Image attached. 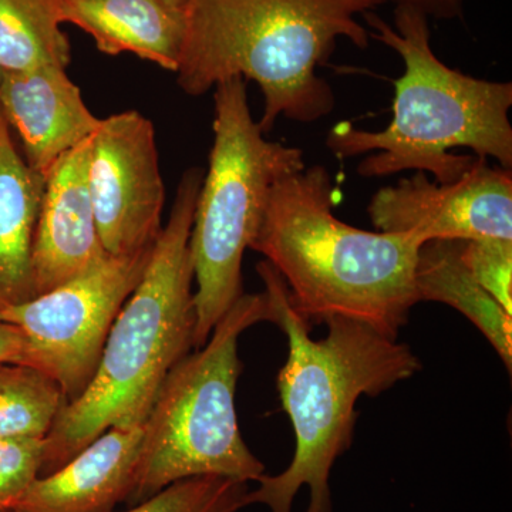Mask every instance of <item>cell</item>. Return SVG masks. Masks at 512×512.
<instances>
[{
    "label": "cell",
    "mask_w": 512,
    "mask_h": 512,
    "mask_svg": "<svg viewBox=\"0 0 512 512\" xmlns=\"http://www.w3.org/2000/svg\"><path fill=\"white\" fill-rule=\"evenodd\" d=\"M247 481L220 476L187 478L168 485L124 512H239L248 507Z\"/></svg>",
    "instance_id": "cell-19"
},
{
    "label": "cell",
    "mask_w": 512,
    "mask_h": 512,
    "mask_svg": "<svg viewBox=\"0 0 512 512\" xmlns=\"http://www.w3.org/2000/svg\"><path fill=\"white\" fill-rule=\"evenodd\" d=\"M461 241H429L421 245L416 264L419 302H440L476 325L503 360L512 367V316L477 284L461 261Z\"/></svg>",
    "instance_id": "cell-16"
},
{
    "label": "cell",
    "mask_w": 512,
    "mask_h": 512,
    "mask_svg": "<svg viewBox=\"0 0 512 512\" xmlns=\"http://www.w3.org/2000/svg\"><path fill=\"white\" fill-rule=\"evenodd\" d=\"M268 302L269 322L288 338V359L279 370L278 393L295 433V454L278 476L258 478L247 504L271 512H292L293 500L308 487L306 512H332L330 471L352 446L360 397H377L420 372L419 356L365 323L329 318L326 338H311L312 325L292 308L284 278L262 261L256 266Z\"/></svg>",
    "instance_id": "cell-1"
},
{
    "label": "cell",
    "mask_w": 512,
    "mask_h": 512,
    "mask_svg": "<svg viewBox=\"0 0 512 512\" xmlns=\"http://www.w3.org/2000/svg\"><path fill=\"white\" fill-rule=\"evenodd\" d=\"M214 143L204 174L190 248L197 292L192 348L244 295L242 261L251 248L276 183L306 167L303 151L266 140L249 109L247 80L231 77L214 87Z\"/></svg>",
    "instance_id": "cell-7"
},
{
    "label": "cell",
    "mask_w": 512,
    "mask_h": 512,
    "mask_svg": "<svg viewBox=\"0 0 512 512\" xmlns=\"http://www.w3.org/2000/svg\"><path fill=\"white\" fill-rule=\"evenodd\" d=\"M0 77H2V73H0Z\"/></svg>",
    "instance_id": "cell-25"
},
{
    "label": "cell",
    "mask_w": 512,
    "mask_h": 512,
    "mask_svg": "<svg viewBox=\"0 0 512 512\" xmlns=\"http://www.w3.org/2000/svg\"><path fill=\"white\" fill-rule=\"evenodd\" d=\"M45 439L0 437V512H9L39 477Z\"/></svg>",
    "instance_id": "cell-21"
},
{
    "label": "cell",
    "mask_w": 512,
    "mask_h": 512,
    "mask_svg": "<svg viewBox=\"0 0 512 512\" xmlns=\"http://www.w3.org/2000/svg\"><path fill=\"white\" fill-rule=\"evenodd\" d=\"M45 184L0 113V309L36 296L32 254Z\"/></svg>",
    "instance_id": "cell-15"
},
{
    "label": "cell",
    "mask_w": 512,
    "mask_h": 512,
    "mask_svg": "<svg viewBox=\"0 0 512 512\" xmlns=\"http://www.w3.org/2000/svg\"><path fill=\"white\" fill-rule=\"evenodd\" d=\"M333 185L322 165L272 188L251 249L284 278L292 308L309 325L348 318L397 339L419 303L414 234L369 232L333 215Z\"/></svg>",
    "instance_id": "cell-2"
},
{
    "label": "cell",
    "mask_w": 512,
    "mask_h": 512,
    "mask_svg": "<svg viewBox=\"0 0 512 512\" xmlns=\"http://www.w3.org/2000/svg\"><path fill=\"white\" fill-rule=\"evenodd\" d=\"M92 137L63 154L47 171L33 242L36 296L66 284L107 255L90 192Z\"/></svg>",
    "instance_id": "cell-11"
},
{
    "label": "cell",
    "mask_w": 512,
    "mask_h": 512,
    "mask_svg": "<svg viewBox=\"0 0 512 512\" xmlns=\"http://www.w3.org/2000/svg\"><path fill=\"white\" fill-rule=\"evenodd\" d=\"M370 36L399 53L404 73L396 82L393 119L382 131L349 123L333 127L326 146L339 158H363L362 177H389L406 170L433 175L439 184L458 180L477 158L512 168V83L476 79L434 55L429 18L397 6L394 29L370 10Z\"/></svg>",
    "instance_id": "cell-4"
},
{
    "label": "cell",
    "mask_w": 512,
    "mask_h": 512,
    "mask_svg": "<svg viewBox=\"0 0 512 512\" xmlns=\"http://www.w3.org/2000/svg\"><path fill=\"white\" fill-rule=\"evenodd\" d=\"M163 2L168 3V5H173L175 8L184 9L185 5H187V0H163Z\"/></svg>",
    "instance_id": "cell-24"
},
{
    "label": "cell",
    "mask_w": 512,
    "mask_h": 512,
    "mask_svg": "<svg viewBox=\"0 0 512 512\" xmlns=\"http://www.w3.org/2000/svg\"><path fill=\"white\" fill-rule=\"evenodd\" d=\"M460 255L477 284L512 316V241L498 238L461 241Z\"/></svg>",
    "instance_id": "cell-20"
},
{
    "label": "cell",
    "mask_w": 512,
    "mask_h": 512,
    "mask_svg": "<svg viewBox=\"0 0 512 512\" xmlns=\"http://www.w3.org/2000/svg\"><path fill=\"white\" fill-rule=\"evenodd\" d=\"M151 251L107 254L66 284L0 309V319L25 339L20 365L52 377L66 404L92 382L111 326L146 271Z\"/></svg>",
    "instance_id": "cell-8"
},
{
    "label": "cell",
    "mask_w": 512,
    "mask_h": 512,
    "mask_svg": "<svg viewBox=\"0 0 512 512\" xmlns=\"http://www.w3.org/2000/svg\"><path fill=\"white\" fill-rule=\"evenodd\" d=\"M379 232L414 234L429 241L498 238L512 241V171L477 158L453 183L431 181L417 171L370 200Z\"/></svg>",
    "instance_id": "cell-10"
},
{
    "label": "cell",
    "mask_w": 512,
    "mask_h": 512,
    "mask_svg": "<svg viewBox=\"0 0 512 512\" xmlns=\"http://www.w3.org/2000/svg\"><path fill=\"white\" fill-rule=\"evenodd\" d=\"M89 184L104 251L126 256L153 248L164 227L165 187L151 120L136 110L101 119Z\"/></svg>",
    "instance_id": "cell-9"
},
{
    "label": "cell",
    "mask_w": 512,
    "mask_h": 512,
    "mask_svg": "<svg viewBox=\"0 0 512 512\" xmlns=\"http://www.w3.org/2000/svg\"><path fill=\"white\" fill-rule=\"evenodd\" d=\"M25 339L15 326L0 319V365L22 362Z\"/></svg>",
    "instance_id": "cell-23"
},
{
    "label": "cell",
    "mask_w": 512,
    "mask_h": 512,
    "mask_svg": "<svg viewBox=\"0 0 512 512\" xmlns=\"http://www.w3.org/2000/svg\"><path fill=\"white\" fill-rule=\"evenodd\" d=\"M64 406L52 377L20 363L0 365V437L46 439Z\"/></svg>",
    "instance_id": "cell-18"
},
{
    "label": "cell",
    "mask_w": 512,
    "mask_h": 512,
    "mask_svg": "<svg viewBox=\"0 0 512 512\" xmlns=\"http://www.w3.org/2000/svg\"><path fill=\"white\" fill-rule=\"evenodd\" d=\"M143 424L104 431L59 470L37 477L9 512H113L126 504L136 478Z\"/></svg>",
    "instance_id": "cell-13"
},
{
    "label": "cell",
    "mask_w": 512,
    "mask_h": 512,
    "mask_svg": "<svg viewBox=\"0 0 512 512\" xmlns=\"http://www.w3.org/2000/svg\"><path fill=\"white\" fill-rule=\"evenodd\" d=\"M0 113L18 133L26 164L43 177L63 154L92 137L101 121L66 69L56 66L2 74Z\"/></svg>",
    "instance_id": "cell-12"
},
{
    "label": "cell",
    "mask_w": 512,
    "mask_h": 512,
    "mask_svg": "<svg viewBox=\"0 0 512 512\" xmlns=\"http://www.w3.org/2000/svg\"><path fill=\"white\" fill-rule=\"evenodd\" d=\"M261 322H269L264 292L244 293L207 343L165 377L143 424L128 507L187 478L220 476L249 483L264 476V463L242 439L235 407L242 370L238 340Z\"/></svg>",
    "instance_id": "cell-6"
},
{
    "label": "cell",
    "mask_w": 512,
    "mask_h": 512,
    "mask_svg": "<svg viewBox=\"0 0 512 512\" xmlns=\"http://www.w3.org/2000/svg\"><path fill=\"white\" fill-rule=\"evenodd\" d=\"M62 23L92 36L104 55L133 53L177 73L185 37V8L163 0H60Z\"/></svg>",
    "instance_id": "cell-14"
},
{
    "label": "cell",
    "mask_w": 512,
    "mask_h": 512,
    "mask_svg": "<svg viewBox=\"0 0 512 512\" xmlns=\"http://www.w3.org/2000/svg\"><path fill=\"white\" fill-rule=\"evenodd\" d=\"M386 0H187L177 82L202 96L242 77L258 84L268 134L279 117L315 123L335 109L332 87L316 70L340 37L369 46L357 16Z\"/></svg>",
    "instance_id": "cell-3"
},
{
    "label": "cell",
    "mask_w": 512,
    "mask_h": 512,
    "mask_svg": "<svg viewBox=\"0 0 512 512\" xmlns=\"http://www.w3.org/2000/svg\"><path fill=\"white\" fill-rule=\"evenodd\" d=\"M60 0H0V73L66 69L72 59Z\"/></svg>",
    "instance_id": "cell-17"
},
{
    "label": "cell",
    "mask_w": 512,
    "mask_h": 512,
    "mask_svg": "<svg viewBox=\"0 0 512 512\" xmlns=\"http://www.w3.org/2000/svg\"><path fill=\"white\" fill-rule=\"evenodd\" d=\"M386 2L396 3L397 6L419 10L429 18L437 19H456L463 15V0H386Z\"/></svg>",
    "instance_id": "cell-22"
},
{
    "label": "cell",
    "mask_w": 512,
    "mask_h": 512,
    "mask_svg": "<svg viewBox=\"0 0 512 512\" xmlns=\"http://www.w3.org/2000/svg\"><path fill=\"white\" fill-rule=\"evenodd\" d=\"M204 171L190 168L146 271L111 326L92 382L45 439L39 477L69 463L104 431L146 421L165 377L190 353L195 329L192 221Z\"/></svg>",
    "instance_id": "cell-5"
}]
</instances>
